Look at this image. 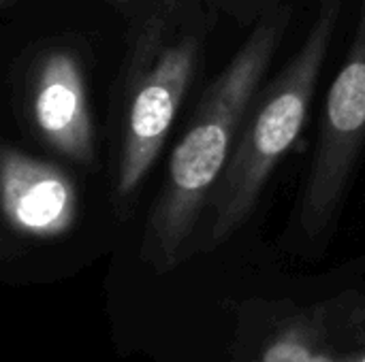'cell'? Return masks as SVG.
<instances>
[{"label":"cell","instance_id":"1","mask_svg":"<svg viewBox=\"0 0 365 362\" xmlns=\"http://www.w3.org/2000/svg\"><path fill=\"white\" fill-rule=\"evenodd\" d=\"M289 23V6L265 15L203 94L171 154L152 215L154 233L169 243L182 239L210 203Z\"/></svg>","mask_w":365,"mask_h":362},{"label":"cell","instance_id":"2","mask_svg":"<svg viewBox=\"0 0 365 362\" xmlns=\"http://www.w3.org/2000/svg\"><path fill=\"white\" fill-rule=\"evenodd\" d=\"M195 0H156L141 17L124 66L120 94V156L115 198L133 196L163 151L188 83L203 34Z\"/></svg>","mask_w":365,"mask_h":362},{"label":"cell","instance_id":"3","mask_svg":"<svg viewBox=\"0 0 365 362\" xmlns=\"http://www.w3.org/2000/svg\"><path fill=\"white\" fill-rule=\"evenodd\" d=\"M344 0H321L312 28L282 73L255 98L225 173L210 196L214 233L222 237L257 205L269 175L297 141L329 53Z\"/></svg>","mask_w":365,"mask_h":362},{"label":"cell","instance_id":"4","mask_svg":"<svg viewBox=\"0 0 365 362\" xmlns=\"http://www.w3.org/2000/svg\"><path fill=\"white\" fill-rule=\"evenodd\" d=\"M365 143V0L353 43L323 111L319 147L304 188V222L325 224L346 196Z\"/></svg>","mask_w":365,"mask_h":362},{"label":"cell","instance_id":"5","mask_svg":"<svg viewBox=\"0 0 365 362\" xmlns=\"http://www.w3.org/2000/svg\"><path fill=\"white\" fill-rule=\"evenodd\" d=\"M26 107L36 137L53 151L90 164L94 160V132L88 87L77 58L53 49L32 68Z\"/></svg>","mask_w":365,"mask_h":362},{"label":"cell","instance_id":"6","mask_svg":"<svg viewBox=\"0 0 365 362\" xmlns=\"http://www.w3.org/2000/svg\"><path fill=\"white\" fill-rule=\"evenodd\" d=\"M0 198L4 215L15 228L56 235L73 222L77 192L62 169L2 145Z\"/></svg>","mask_w":365,"mask_h":362},{"label":"cell","instance_id":"7","mask_svg":"<svg viewBox=\"0 0 365 362\" xmlns=\"http://www.w3.org/2000/svg\"><path fill=\"white\" fill-rule=\"evenodd\" d=\"M265 362H331L323 356H312L306 348L295 344H278L269 348L265 354Z\"/></svg>","mask_w":365,"mask_h":362},{"label":"cell","instance_id":"8","mask_svg":"<svg viewBox=\"0 0 365 362\" xmlns=\"http://www.w3.org/2000/svg\"><path fill=\"white\" fill-rule=\"evenodd\" d=\"M2 2V6H9V4H13V0H0Z\"/></svg>","mask_w":365,"mask_h":362},{"label":"cell","instance_id":"9","mask_svg":"<svg viewBox=\"0 0 365 362\" xmlns=\"http://www.w3.org/2000/svg\"><path fill=\"white\" fill-rule=\"evenodd\" d=\"M113 2H118V4H124V2H128V0H113Z\"/></svg>","mask_w":365,"mask_h":362},{"label":"cell","instance_id":"10","mask_svg":"<svg viewBox=\"0 0 365 362\" xmlns=\"http://www.w3.org/2000/svg\"><path fill=\"white\" fill-rule=\"evenodd\" d=\"M364 362H365V361H364Z\"/></svg>","mask_w":365,"mask_h":362}]
</instances>
